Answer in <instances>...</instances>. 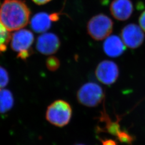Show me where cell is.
I'll return each mask as SVG.
<instances>
[{
	"label": "cell",
	"instance_id": "obj_20",
	"mask_svg": "<svg viewBox=\"0 0 145 145\" xmlns=\"http://www.w3.org/2000/svg\"><path fill=\"white\" fill-rule=\"evenodd\" d=\"M34 3L38 5H43L47 3L52 0H32Z\"/></svg>",
	"mask_w": 145,
	"mask_h": 145
},
{
	"label": "cell",
	"instance_id": "obj_6",
	"mask_svg": "<svg viewBox=\"0 0 145 145\" xmlns=\"http://www.w3.org/2000/svg\"><path fill=\"white\" fill-rule=\"evenodd\" d=\"M95 75L100 82L110 86L114 84L119 77V68L112 61L104 60L97 66Z\"/></svg>",
	"mask_w": 145,
	"mask_h": 145
},
{
	"label": "cell",
	"instance_id": "obj_8",
	"mask_svg": "<svg viewBox=\"0 0 145 145\" xmlns=\"http://www.w3.org/2000/svg\"><path fill=\"white\" fill-rule=\"evenodd\" d=\"M60 46L59 37L53 33H44L38 37L37 50L44 55H52L56 53Z\"/></svg>",
	"mask_w": 145,
	"mask_h": 145
},
{
	"label": "cell",
	"instance_id": "obj_17",
	"mask_svg": "<svg viewBox=\"0 0 145 145\" xmlns=\"http://www.w3.org/2000/svg\"><path fill=\"white\" fill-rule=\"evenodd\" d=\"M9 82V76L5 68L0 66V89L5 88Z\"/></svg>",
	"mask_w": 145,
	"mask_h": 145
},
{
	"label": "cell",
	"instance_id": "obj_10",
	"mask_svg": "<svg viewBox=\"0 0 145 145\" xmlns=\"http://www.w3.org/2000/svg\"><path fill=\"white\" fill-rule=\"evenodd\" d=\"M105 53L110 57H118L126 50V46L119 37L112 35L108 37L104 42Z\"/></svg>",
	"mask_w": 145,
	"mask_h": 145
},
{
	"label": "cell",
	"instance_id": "obj_5",
	"mask_svg": "<svg viewBox=\"0 0 145 145\" xmlns=\"http://www.w3.org/2000/svg\"><path fill=\"white\" fill-rule=\"evenodd\" d=\"M114 23L108 16L103 14L93 16L89 21V35L96 40H101L109 36L113 30Z\"/></svg>",
	"mask_w": 145,
	"mask_h": 145
},
{
	"label": "cell",
	"instance_id": "obj_14",
	"mask_svg": "<svg viewBox=\"0 0 145 145\" xmlns=\"http://www.w3.org/2000/svg\"><path fill=\"white\" fill-rule=\"evenodd\" d=\"M11 37L9 31L0 22V54L7 50Z\"/></svg>",
	"mask_w": 145,
	"mask_h": 145
},
{
	"label": "cell",
	"instance_id": "obj_19",
	"mask_svg": "<svg viewBox=\"0 0 145 145\" xmlns=\"http://www.w3.org/2000/svg\"><path fill=\"white\" fill-rule=\"evenodd\" d=\"M139 22L141 27L145 31V11L140 15Z\"/></svg>",
	"mask_w": 145,
	"mask_h": 145
},
{
	"label": "cell",
	"instance_id": "obj_18",
	"mask_svg": "<svg viewBox=\"0 0 145 145\" xmlns=\"http://www.w3.org/2000/svg\"><path fill=\"white\" fill-rule=\"evenodd\" d=\"M102 142V145H118L117 142L115 140L111 139H99Z\"/></svg>",
	"mask_w": 145,
	"mask_h": 145
},
{
	"label": "cell",
	"instance_id": "obj_13",
	"mask_svg": "<svg viewBox=\"0 0 145 145\" xmlns=\"http://www.w3.org/2000/svg\"><path fill=\"white\" fill-rule=\"evenodd\" d=\"M14 105V98L12 93L5 88L0 89V114L9 111Z\"/></svg>",
	"mask_w": 145,
	"mask_h": 145
},
{
	"label": "cell",
	"instance_id": "obj_11",
	"mask_svg": "<svg viewBox=\"0 0 145 145\" xmlns=\"http://www.w3.org/2000/svg\"><path fill=\"white\" fill-rule=\"evenodd\" d=\"M120 119L121 118L118 116L117 119L113 121L107 114L105 109H104L103 111L101 112L99 120L101 123L104 124V127L102 128L97 127L96 131L99 132H107L110 135L116 137L121 130L119 123Z\"/></svg>",
	"mask_w": 145,
	"mask_h": 145
},
{
	"label": "cell",
	"instance_id": "obj_4",
	"mask_svg": "<svg viewBox=\"0 0 145 145\" xmlns=\"http://www.w3.org/2000/svg\"><path fill=\"white\" fill-rule=\"evenodd\" d=\"M105 97L103 89L99 84L90 82L82 86L77 93L80 103L88 107H95L101 103Z\"/></svg>",
	"mask_w": 145,
	"mask_h": 145
},
{
	"label": "cell",
	"instance_id": "obj_15",
	"mask_svg": "<svg viewBox=\"0 0 145 145\" xmlns=\"http://www.w3.org/2000/svg\"><path fill=\"white\" fill-rule=\"evenodd\" d=\"M119 142L127 145H131L134 142L135 137L126 130H121L116 136Z\"/></svg>",
	"mask_w": 145,
	"mask_h": 145
},
{
	"label": "cell",
	"instance_id": "obj_2",
	"mask_svg": "<svg viewBox=\"0 0 145 145\" xmlns=\"http://www.w3.org/2000/svg\"><path fill=\"white\" fill-rule=\"evenodd\" d=\"M72 112V107L67 102L59 99L48 106L46 118L50 124L62 127L67 125L71 121Z\"/></svg>",
	"mask_w": 145,
	"mask_h": 145
},
{
	"label": "cell",
	"instance_id": "obj_7",
	"mask_svg": "<svg viewBox=\"0 0 145 145\" xmlns=\"http://www.w3.org/2000/svg\"><path fill=\"white\" fill-rule=\"evenodd\" d=\"M121 36L125 45L133 49L141 45L145 37L140 27L135 24L125 26L121 30Z\"/></svg>",
	"mask_w": 145,
	"mask_h": 145
},
{
	"label": "cell",
	"instance_id": "obj_16",
	"mask_svg": "<svg viewBox=\"0 0 145 145\" xmlns=\"http://www.w3.org/2000/svg\"><path fill=\"white\" fill-rule=\"evenodd\" d=\"M60 61L57 57L51 56L47 59L46 65L48 70L51 71H56L60 67Z\"/></svg>",
	"mask_w": 145,
	"mask_h": 145
},
{
	"label": "cell",
	"instance_id": "obj_12",
	"mask_svg": "<svg viewBox=\"0 0 145 145\" xmlns=\"http://www.w3.org/2000/svg\"><path fill=\"white\" fill-rule=\"evenodd\" d=\"M51 22L50 15L46 12L37 13L31 19V29L37 33L45 32L51 27Z\"/></svg>",
	"mask_w": 145,
	"mask_h": 145
},
{
	"label": "cell",
	"instance_id": "obj_9",
	"mask_svg": "<svg viewBox=\"0 0 145 145\" xmlns=\"http://www.w3.org/2000/svg\"><path fill=\"white\" fill-rule=\"evenodd\" d=\"M133 11L131 0H114L110 5V11L113 17L119 21L129 18Z\"/></svg>",
	"mask_w": 145,
	"mask_h": 145
},
{
	"label": "cell",
	"instance_id": "obj_1",
	"mask_svg": "<svg viewBox=\"0 0 145 145\" xmlns=\"http://www.w3.org/2000/svg\"><path fill=\"white\" fill-rule=\"evenodd\" d=\"M31 11L22 0H4L0 7V22L9 31L22 29L28 24Z\"/></svg>",
	"mask_w": 145,
	"mask_h": 145
},
{
	"label": "cell",
	"instance_id": "obj_21",
	"mask_svg": "<svg viewBox=\"0 0 145 145\" xmlns=\"http://www.w3.org/2000/svg\"><path fill=\"white\" fill-rule=\"evenodd\" d=\"M50 18L52 22H56L59 20V16L57 13H54L50 15Z\"/></svg>",
	"mask_w": 145,
	"mask_h": 145
},
{
	"label": "cell",
	"instance_id": "obj_3",
	"mask_svg": "<svg viewBox=\"0 0 145 145\" xmlns=\"http://www.w3.org/2000/svg\"><path fill=\"white\" fill-rule=\"evenodd\" d=\"M34 42V36L31 31L21 29L11 35L10 46L12 50L17 53V57L26 60L32 54V45Z\"/></svg>",
	"mask_w": 145,
	"mask_h": 145
},
{
	"label": "cell",
	"instance_id": "obj_22",
	"mask_svg": "<svg viewBox=\"0 0 145 145\" xmlns=\"http://www.w3.org/2000/svg\"><path fill=\"white\" fill-rule=\"evenodd\" d=\"M83 145V144H77V145Z\"/></svg>",
	"mask_w": 145,
	"mask_h": 145
}]
</instances>
